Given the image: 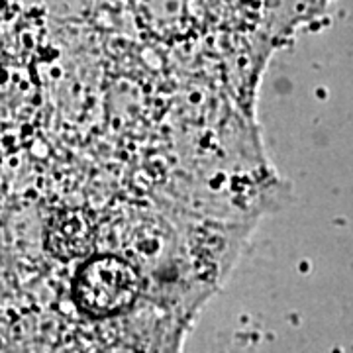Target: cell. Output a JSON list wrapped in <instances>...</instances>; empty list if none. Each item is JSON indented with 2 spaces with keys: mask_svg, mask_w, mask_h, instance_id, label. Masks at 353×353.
<instances>
[{
  "mask_svg": "<svg viewBox=\"0 0 353 353\" xmlns=\"http://www.w3.org/2000/svg\"><path fill=\"white\" fill-rule=\"evenodd\" d=\"M141 289L136 267L116 255L88 259L75 279L77 304L90 316H114L128 310Z\"/></svg>",
  "mask_w": 353,
  "mask_h": 353,
  "instance_id": "obj_1",
  "label": "cell"
},
{
  "mask_svg": "<svg viewBox=\"0 0 353 353\" xmlns=\"http://www.w3.org/2000/svg\"><path fill=\"white\" fill-rule=\"evenodd\" d=\"M2 20H4V18H0V22H2Z\"/></svg>",
  "mask_w": 353,
  "mask_h": 353,
  "instance_id": "obj_2",
  "label": "cell"
}]
</instances>
